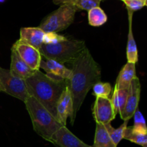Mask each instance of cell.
I'll return each mask as SVG.
<instances>
[{"label":"cell","instance_id":"6da1fadb","mask_svg":"<svg viewBox=\"0 0 147 147\" xmlns=\"http://www.w3.org/2000/svg\"><path fill=\"white\" fill-rule=\"evenodd\" d=\"M70 63L72 75L70 80H67V86L72 95L74 122L87 93L96 83L100 81L101 69L87 47Z\"/></svg>","mask_w":147,"mask_h":147},{"label":"cell","instance_id":"7a4b0ae2","mask_svg":"<svg viewBox=\"0 0 147 147\" xmlns=\"http://www.w3.org/2000/svg\"><path fill=\"white\" fill-rule=\"evenodd\" d=\"M24 83L29 96L35 98L56 118V106L67 87V80L54 78L37 70L26 78Z\"/></svg>","mask_w":147,"mask_h":147},{"label":"cell","instance_id":"3957f363","mask_svg":"<svg viewBox=\"0 0 147 147\" xmlns=\"http://www.w3.org/2000/svg\"><path fill=\"white\" fill-rule=\"evenodd\" d=\"M24 103L31 118L34 131L46 141L51 142L53 135L63 126L41 103L32 96H29Z\"/></svg>","mask_w":147,"mask_h":147},{"label":"cell","instance_id":"277c9868","mask_svg":"<svg viewBox=\"0 0 147 147\" xmlns=\"http://www.w3.org/2000/svg\"><path fill=\"white\" fill-rule=\"evenodd\" d=\"M86 47L83 40L67 39L61 37L52 43H43L39 49L41 55L47 60H53L58 63H71Z\"/></svg>","mask_w":147,"mask_h":147},{"label":"cell","instance_id":"5b68a950","mask_svg":"<svg viewBox=\"0 0 147 147\" xmlns=\"http://www.w3.org/2000/svg\"><path fill=\"white\" fill-rule=\"evenodd\" d=\"M77 10L75 4L60 5L57 10L49 14L42 22L39 27L45 33H57L63 31L73 24Z\"/></svg>","mask_w":147,"mask_h":147},{"label":"cell","instance_id":"8992f818","mask_svg":"<svg viewBox=\"0 0 147 147\" xmlns=\"http://www.w3.org/2000/svg\"><path fill=\"white\" fill-rule=\"evenodd\" d=\"M0 91L24 102L29 96L24 80L15 77L9 70L0 67Z\"/></svg>","mask_w":147,"mask_h":147},{"label":"cell","instance_id":"52a82bcc","mask_svg":"<svg viewBox=\"0 0 147 147\" xmlns=\"http://www.w3.org/2000/svg\"><path fill=\"white\" fill-rule=\"evenodd\" d=\"M92 111L96 123L107 124L110 123L116 117L110 98L96 97Z\"/></svg>","mask_w":147,"mask_h":147},{"label":"cell","instance_id":"ba28073f","mask_svg":"<svg viewBox=\"0 0 147 147\" xmlns=\"http://www.w3.org/2000/svg\"><path fill=\"white\" fill-rule=\"evenodd\" d=\"M12 47L15 49L22 60L32 70L34 71L39 70L42 60V55L39 50L29 45L20 40H17Z\"/></svg>","mask_w":147,"mask_h":147},{"label":"cell","instance_id":"9c48e42d","mask_svg":"<svg viewBox=\"0 0 147 147\" xmlns=\"http://www.w3.org/2000/svg\"><path fill=\"white\" fill-rule=\"evenodd\" d=\"M141 93V83L137 77L131 82L128 88V96L124 110L120 114L121 118L124 121H129L138 109Z\"/></svg>","mask_w":147,"mask_h":147},{"label":"cell","instance_id":"30bf717a","mask_svg":"<svg viewBox=\"0 0 147 147\" xmlns=\"http://www.w3.org/2000/svg\"><path fill=\"white\" fill-rule=\"evenodd\" d=\"M73 104L72 95L68 87H66L59 98L56 106V119L63 126H66L67 118H70L71 124H74L73 120Z\"/></svg>","mask_w":147,"mask_h":147},{"label":"cell","instance_id":"8fae6325","mask_svg":"<svg viewBox=\"0 0 147 147\" xmlns=\"http://www.w3.org/2000/svg\"><path fill=\"white\" fill-rule=\"evenodd\" d=\"M51 143L59 147H92L75 136L66 126H62L53 136Z\"/></svg>","mask_w":147,"mask_h":147},{"label":"cell","instance_id":"7c38bea8","mask_svg":"<svg viewBox=\"0 0 147 147\" xmlns=\"http://www.w3.org/2000/svg\"><path fill=\"white\" fill-rule=\"evenodd\" d=\"M42 68L47 76L54 78L68 80L71 78L72 71L67 68L63 64L53 60H41L40 68Z\"/></svg>","mask_w":147,"mask_h":147},{"label":"cell","instance_id":"4fadbf2b","mask_svg":"<svg viewBox=\"0 0 147 147\" xmlns=\"http://www.w3.org/2000/svg\"><path fill=\"white\" fill-rule=\"evenodd\" d=\"M11 64H10L9 70L13 76L24 80L35 73L36 71L32 70L22 60L13 47H11Z\"/></svg>","mask_w":147,"mask_h":147},{"label":"cell","instance_id":"5bb4252c","mask_svg":"<svg viewBox=\"0 0 147 147\" xmlns=\"http://www.w3.org/2000/svg\"><path fill=\"white\" fill-rule=\"evenodd\" d=\"M45 34L40 27H22L20 30V40L39 50L44 42Z\"/></svg>","mask_w":147,"mask_h":147},{"label":"cell","instance_id":"9a60e30c","mask_svg":"<svg viewBox=\"0 0 147 147\" xmlns=\"http://www.w3.org/2000/svg\"><path fill=\"white\" fill-rule=\"evenodd\" d=\"M135 78H136V64L127 63L120 71L115 86L119 89H128L131 82Z\"/></svg>","mask_w":147,"mask_h":147},{"label":"cell","instance_id":"2e32d148","mask_svg":"<svg viewBox=\"0 0 147 147\" xmlns=\"http://www.w3.org/2000/svg\"><path fill=\"white\" fill-rule=\"evenodd\" d=\"M94 147H117L114 144L104 124L96 123Z\"/></svg>","mask_w":147,"mask_h":147},{"label":"cell","instance_id":"e0dca14e","mask_svg":"<svg viewBox=\"0 0 147 147\" xmlns=\"http://www.w3.org/2000/svg\"><path fill=\"white\" fill-rule=\"evenodd\" d=\"M132 12H129V30L128 34L127 47H126V56H127L128 63H132L136 64L138 62V50L136 41L133 35L132 31Z\"/></svg>","mask_w":147,"mask_h":147},{"label":"cell","instance_id":"ac0fdd59","mask_svg":"<svg viewBox=\"0 0 147 147\" xmlns=\"http://www.w3.org/2000/svg\"><path fill=\"white\" fill-rule=\"evenodd\" d=\"M128 96V89H119L115 86L111 98L116 116L121 114L124 110Z\"/></svg>","mask_w":147,"mask_h":147},{"label":"cell","instance_id":"d6986e66","mask_svg":"<svg viewBox=\"0 0 147 147\" xmlns=\"http://www.w3.org/2000/svg\"><path fill=\"white\" fill-rule=\"evenodd\" d=\"M88 19L90 25L100 27L107 22L108 17L104 11L100 7H97L89 10Z\"/></svg>","mask_w":147,"mask_h":147},{"label":"cell","instance_id":"ffe728a7","mask_svg":"<svg viewBox=\"0 0 147 147\" xmlns=\"http://www.w3.org/2000/svg\"><path fill=\"white\" fill-rule=\"evenodd\" d=\"M123 139L142 147H147V133L136 131L131 127H126Z\"/></svg>","mask_w":147,"mask_h":147},{"label":"cell","instance_id":"44dd1931","mask_svg":"<svg viewBox=\"0 0 147 147\" xmlns=\"http://www.w3.org/2000/svg\"><path fill=\"white\" fill-rule=\"evenodd\" d=\"M128 123L129 121H126L123 122V124L119 127L118 129H114L113 126L111 125L110 123H107V124H104L106 126V129H107L108 132H109V135H110L111 139H112L113 142L116 146H118L121 141L123 139L124 136V132L126 130V127L128 126Z\"/></svg>","mask_w":147,"mask_h":147},{"label":"cell","instance_id":"7402d4cb","mask_svg":"<svg viewBox=\"0 0 147 147\" xmlns=\"http://www.w3.org/2000/svg\"><path fill=\"white\" fill-rule=\"evenodd\" d=\"M111 90V86L109 83L99 81L93 86V94L96 97L109 98Z\"/></svg>","mask_w":147,"mask_h":147},{"label":"cell","instance_id":"603a6c76","mask_svg":"<svg viewBox=\"0 0 147 147\" xmlns=\"http://www.w3.org/2000/svg\"><path fill=\"white\" fill-rule=\"evenodd\" d=\"M133 116L134 117V122L133 126H131L132 129L136 131L147 133L146 126V123H145L144 118L143 114L139 111V108L136 109Z\"/></svg>","mask_w":147,"mask_h":147},{"label":"cell","instance_id":"cb8c5ba5","mask_svg":"<svg viewBox=\"0 0 147 147\" xmlns=\"http://www.w3.org/2000/svg\"><path fill=\"white\" fill-rule=\"evenodd\" d=\"M102 1L103 0H76L74 4L78 9L89 11L94 7H99Z\"/></svg>","mask_w":147,"mask_h":147},{"label":"cell","instance_id":"d4e9b609","mask_svg":"<svg viewBox=\"0 0 147 147\" xmlns=\"http://www.w3.org/2000/svg\"><path fill=\"white\" fill-rule=\"evenodd\" d=\"M123 2L128 7L129 11H134L141 9L146 4H144L142 0H124Z\"/></svg>","mask_w":147,"mask_h":147},{"label":"cell","instance_id":"484cf974","mask_svg":"<svg viewBox=\"0 0 147 147\" xmlns=\"http://www.w3.org/2000/svg\"><path fill=\"white\" fill-rule=\"evenodd\" d=\"M76 0H53V3L57 5H63L65 4H74Z\"/></svg>","mask_w":147,"mask_h":147},{"label":"cell","instance_id":"4316f807","mask_svg":"<svg viewBox=\"0 0 147 147\" xmlns=\"http://www.w3.org/2000/svg\"><path fill=\"white\" fill-rule=\"evenodd\" d=\"M142 1H143L144 3V4H146V0H142Z\"/></svg>","mask_w":147,"mask_h":147},{"label":"cell","instance_id":"83f0119b","mask_svg":"<svg viewBox=\"0 0 147 147\" xmlns=\"http://www.w3.org/2000/svg\"><path fill=\"white\" fill-rule=\"evenodd\" d=\"M92 146V147H94V146Z\"/></svg>","mask_w":147,"mask_h":147},{"label":"cell","instance_id":"f1b7e54d","mask_svg":"<svg viewBox=\"0 0 147 147\" xmlns=\"http://www.w3.org/2000/svg\"><path fill=\"white\" fill-rule=\"evenodd\" d=\"M122 1H124V0H122Z\"/></svg>","mask_w":147,"mask_h":147}]
</instances>
